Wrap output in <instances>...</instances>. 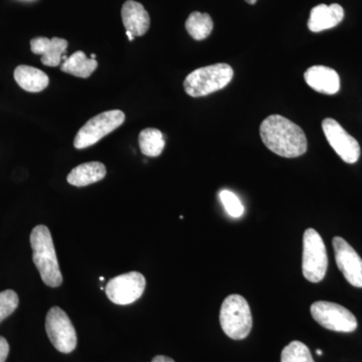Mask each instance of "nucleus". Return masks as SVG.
<instances>
[{
  "instance_id": "1",
  "label": "nucleus",
  "mask_w": 362,
  "mask_h": 362,
  "mask_svg": "<svg viewBox=\"0 0 362 362\" xmlns=\"http://www.w3.org/2000/svg\"><path fill=\"white\" fill-rule=\"evenodd\" d=\"M259 135L267 148L285 158L303 156L308 147L304 131L281 115L267 117L259 127Z\"/></svg>"
},
{
  "instance_id": "2",
  "label": "nucleus",
  "mask_w": 362,
  "mask_h": 362,
  "mask_svg": "<svg viewBox=\"0 0 362 362\" xmlns=\"http://www.w3.org/2000/svg\"><path fill=\"white\" fill-rule=\"evenodd\" d=\"M30 246L33 249V259L40 272L42 282L49 287L56 288L63 283L58 258L51 232L44 225L35 226L30 233Z\"/></svg>"
},
{
  "instance_id": "3",
  "label": "nucleus",
  "mask_w": 362,
  "mask_h": 362,
  "mask_svg": "<svg viewBox=\"0 0 362 362\" xmlns=\"http://www.w3.org/2000/svg\"><path fill=\"white\" fill-rule=\"evenodd\" d=\"M233 77L232 66L228 64H214L192 71L185 78L183 87L190 97H204L226 88Z\"/></svg>"
},
{
  "instance_id": "4",
  "label": "nucleus",
  "mask_w": 362,
  "mask_h": 362,
  "mask_svg": "<svg viewBox=\"0 0 362 362\" xmlns=\"http://www.w3.org/2000/svg\"><path fill=\"white\" fill-rule=\"evenodd\" d=\"M221 329L235 340L245 339L251 332L252 317L246 299L240 295H230L223 300L220 311Z\"/></svg>"
},
{
  "instance_id": "5",
  "label": "nucleus",
  "mask_w": 362,
  "mask_h": 362,
  "mask_svg": "<svg viewBox=\"0 0 362 362\" xmlns=\"http://www.w3.org/2000/svg\"><path fill=\"white\" fill-rule=\"evenodd\" d=\"M327 268V252L322 238L314 228H308L303 235V276L309 282L319 283L325 277Z\"/></svg>"
},
{
  "instance_id": "6",
  "label": "nucleus",
  "mask_w": 362,
  "mask_h": 362,
  "mask_svg": "<svg viewBox=\"0 0 362 362\" xmlns=\"http://www.w3.org/2000/svg\"><path fill=\"white\" fill-rule=\"evenodd\" d=\"M124 121L125 114L120 110L106 111L93 117L78 130L74 140V146L77 149H85L96 144L105 136L120 127Z\"/></svg>"
},
{
  "instance_id": "7",
  "label": "nucleus",
  "mask_w": 362,
  "mask_h": 362,
  "mask_svg": "<svg viewBox=\"0 0 362 362\" xmlns=\"http://www.w3.org/2000/svg\"><path fill=\"white\" fill-rule=\"evenodd\" d=\"M311 315L317 323L335 332L350 333L357 328L356 316L341 305L317 301L311 305Z\"/></svg>"
},
{
  "instance_id": "8",
  "label": "nucleus",
  "mask_w": 362,
  "mask_h": 362,
  "mask_svg": "<svg viewBox=\"0 0 362 362\" xmlns=\"http://www.w3.org/2000/svg\"><path fill=\"white\" fill-rule=\"evenodd\" d=\"M45 331L54 349L71 354L77 346V333L65 311L52 307L45 317Z\"/></svg>"
},
{
  "instance_id": "9",
  "label": "nucleus",
  "mask_w": 362,
  "mask_h": 362,
  "mask_svg": "<svg viewBox=\"0 0 362 362\" xmlns=\"http://www.w3.org/2000/svg\"><path fill=\"white\" fill-rule=\"evenodd\" d=\"M146 280L139 272H130L111 279L106 286L107 297L117 305H129L144 293Z\"/></svg>"
},
{
  "instance_id": "10",
  "label": "nucleus",
  "mask_w": 362,
  "mask_h": 362,
  "mask_svg": "<svg viewBox=\"0 0 362 362\" xmlns=\"http://www.w3.org/2000/svg\"><path fill=\"white\" fill-rule=\"evenodd\" d=\"M322 129L330 146L338 156L346 163L354 164L361 157V146L356 138L349 135L344 128L332 118H326L322 122Z\"/></svg>"
},
{
  "instance_id": "11",
  "label": "nucleus",
  "mask_w": 362,
  "mask_h": 362,
  "mask_svg": "<svg viewBox=\"0 0 362 362\" xmlns=\"http://www.w3.org/2000/svg\"><path fill=\"white\" fill-rule=\"evenodd\" d=\"M338 269L350 285L362 288V259L349 243L340 237L332 240Z\"/></svg>"
},
{
  "instance_id": "12",
  "label": "nucleus",
  "mask_w": 362,
  "mask_h": 362,
  "mask_svg": "<svg viewBox=\"0 0 362 362\" xmlns=\"http://www.w3.org/2000/svg\"><path fill=\"white\" fill-rule=\"evenodd\" d=\"M305 82L316 92L335 95L340 90V78L337 71L325 66H313L305 71Z\"/></svg>"
},
{
  "instance_id": "13",
  "label": "nucleus",
  "mask_w": 362,
  "mask_h": 362,
  "mask_svg": "<svg viewBox=\"0 0 362 362\" xmlns=\"http://www.w3.org/2000/svg\"><path fill=\"white\" fill-rule=\"evenodd\" d=\"M68 49V42L59 37H35L30 40V49L33 54L42 56V63L47 66H58L63 54Z\"/></svg>"
},
{
  "instance_id": "14",
  "label": "nucleus",
  "mask_w": 362,
  "mask_h": 362,
  "mask_svg": "<svg viewBox=\"0 0 362 362\" xmlns=\"http://www.w3.org/2000/svg\"><path fill=\"white\" fill-rule=\"evenodd\" d=\"M121 14L126 32L132 33L133 37H141L148 32L149 13L139 2L128 0L123 4Z\"/></svg>"
},
{
  "instance_id": "15",
  "label": "nucleus",
  "mask_w": 362,
  "mask_h": 362,
  "mask_svg": "<svg viewBox=\"0 0 362 362\" xmlns=\"http://www.w3.org/2000/svg\"><path fill=\"white\" fill-rule=\"evenodd\" d=\"M343 18H344V11L339 4H333L331 6L319 4L312 8L308 28L313 33L323 32L339 25Z\"/></svg>"
},
{
  "instance_id": "16",
  "label": "nucleus",
  "mask_w": 362,
  "mask_h": 362,
  "mask_svg": "<svg viewBox=\"0 0 362 362\" xmlns=\"http://www.w3.org/2000/svg\"><path fill=\"white\" fill-rule=\"evenodd\" d=\"M106 173V168L101 162H87L74 168L69 173L66 180L74 187H87L103 180Z\"/></svg>"
},
{
  "instance_id": "17",
  "label": "nucleus",
  "mask_w": 362,
  "mask_h": 362,
  "mask_svg": "<svg viewBox=\"0 0 362 362\" xmlns=\"http://www.w3.org/2000/svg\"><path fill=\"white\" fill-rule=\"evenodd\" d=\"M14 78L21 89L30 93L42 92L49 83V78L44 71L25 65L18 66L16 69Z\"/></svg>"
},
{
  "instance_id": "18",
  "label": "nucleus",
  "mask_w": 362,
  "mask_h": 362,
  "mask_svg": "<svg viewBox=\"0 0 362 362\" xmlns=\"http://www.w3.org/2000/svg\"><path fill=\"white\" fill-rule=\"evenodd\" d=\"M97 68L96 59L88 58L84 52L78 51L65 59L61 70L75 77L87 78L96 71Z\"/></svg>"
},
{
  "instance_id": "19",
  "label": "nucleus",
  "mask_w": 362,
  "mask_h": 362,
  "mask_svg": "<svg viewBox=\"0 0 362 362\" xmlns=\"http://www.w3.org/2000/svg\"><path fill=\"white\" fill-rule=\"evenodd\" d=\"M185 28L192 39L195 40H206L213 32V18L209 14L194 11V13H190L185 21Z\"/></svg>"
},
{
  "instance_id": "20",
  "label": "nucleus",
  "mask_w": 362,
  "mask_h": 362,
  "mask_svg": "<svg viewBox=\"0 0 362 362\" xmlns=\"http://www.w3.org/2000/svg\"><path fill=\"white\" fill-rule=\"evenodd\" d=\"M139 146L144 156H159L165 146L163 134L160 130L156 128H147L139 134Z\"/></svg>"
},
{
  "instance_id": "21",
  "label": "nucleus",
  "mask_w": 362,
  "mask_h": 362,
  "mask_svg": "<svg viewBox=\"0 0 362 362\" xmlns=\"http://www.w3.org/2000/svg\"><path fill=\"white\" fill-rule=\"evenodd\" d=\"M281 362H314L310 349L301 341H292L283 349Z\"/></svg>"
},
{
  "instance_id": "22",
  "label": "nucleus",
  "mask_w": 362,
  "mask_h": 362,
  "mask_svg": "<svg viewBox=\"0 0 362 362\" xmlns=\"http://www.w3.org/2000/svg\"><path fill=\"white\" fill-rule=\"evenodd\" d=\"M18 302V294L13 290L0 292V323L16 310Z\"/></svg>"
},
{
  "instance_id": "23",
  "label": "nucleus",
  "mask_w": 362,
  "mask_h": 362,
  "mask_svg": "<svg viewBox=\"0 0 362 362\" xmlns=\"http://www.w3.org/2000/svg\"><path fill=\"white\" fill-rule=\"evenodd\" d=\"M220 199L225 206L226 213L233 218H240L244 214V206L240 202L239 197L230 190H221Z\"/></svg>"
},
{
  "instance_id": "24",
  "label": "nucleus",
  "mask_w": 362,
  "mask_h": 362,
  "mask_svg": "<svg viewBox=\"0 0 362 362\" xmlns=\"http://www.w3.org/2000/svg\"><path fill=\"white\" fill-rule=\"evenodd\" d=\"M9 354V345L6 338L0 337V362H6Z\"/></svg>"
},
{
  "instance_id": "25",
  "label": "nucleus",
  "mask_w": 362,
  "mask_h": 362,
  "mask_svg": "<svg viewBox=\"0 0 362 362\" xmlns=\"http://www.w3.org/2000/svg\"><path fill=\"white\" fill-rule=\"evenodd\" d=\"M151 362H175L170 357L164 356H157L152 359Z\"/></svg>"
},
{
  "instance_id": "26",
  "label": "nucleus",
  "mask_w": 362,
  "mask_h": 362,
  "mask_svg": "<svg viewBox=\"0 0 362 362\" xmlns=\"http://www.w3.org/2000/svg\"><path fill=\"white\" fill-rule=\"evenodd\" d=\"M126 35H127L128 39H129L130 42H132V40H134V37H133L132 33L126 32Z\"/></svg>"
},
{
  "instance_id": "27",
  "label": "nucleus",
  "mask_w": 362,
  "mask_h": 362,
  "mask_svg": "<svg viewBox=\"0 0 362 362\" xmlns=\"http://www.w3.org/2000/svg\"><path fill=\"white\" fill-rule=\"evenodd\" d=\"M246 2L249 4H255L257 2V0H246Z\"/></svg>"
},
{
  "instance_id": "28",
  "label": "nucleus",
  "mask_w": 362,
  "mask_h": 362,
  "mask_svg": "<svg viewBox=\"0 0 362 362\" xmlns=\"http://www.w3.org/2000/svg\"><path fill=\"white\" fill-rule=\"evenodd\" d=\"M316 352H317V354H318V356H321V354H323V352H322V351H321V350H320V349L317 350V351H316Z\"/></svg>"
},
{
  "instance_id": "29",
  "label": "nucleus",
  "mask_w": 362,
  "mask_h": 362,
  "mask_svg": "<svg viewBox=\"0 0 362 362\" xmlns=\"http://www.w3.org/2000/svg\"><path fill=\"white\" fill-rule=\"evenodd\" d=\"M96 58V54H90V59H95Z\"/></svg>"
},
{
  "instance_id": "30",
  "label": "nucleus",
  "mask_w": 362,
  "mask_h": 362,
  "mask_svg": "<svg viewBox=\"0 0 362 362\" xmlns=\"http://www.w3.org/2000/svg\"><path fill=\"white\" fill-rule=\"evenodd\" d=\"M105 280V278L104 277H101L100 278V281H104Z\"/></svg>"
}]
</instances>
